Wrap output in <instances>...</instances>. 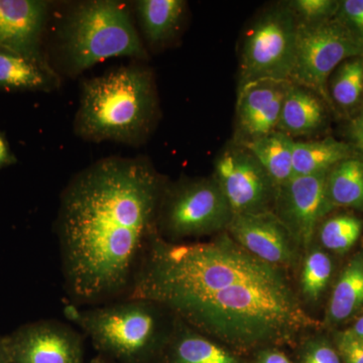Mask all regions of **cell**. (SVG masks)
Wrapping results in <instances>:
<instances>
[{"label":"cell","mask_w":363,"mask_h":363,"mask_svg":"<svg viewBox=\"0 0 363 363\" xmlns=\"http://www.w3.org/2000/svg\"><path fill=\"white\" fill-rule=\"evenodd\" d=\"M335 18L363 44V0L339 1Z\"/></svg>","instance_id":"28"},{"label":"cell","mask_w":363,"mask_h":363,"mask_svg":"<svg viewBox=\"0 0 363 363\" xmlns=\"http://www.w3.org/2000/svg\"><path fill=\"white\" fill-rule=\"evenodd\" d=\"M326 198L331 209L347 207L363 211V159L350 157L329 169Z\"/></svg>","instance_id":"22"},{"label":"cell","mask_w":363,"mask_h":363,"mask_svg":"<svg viewBox=\"0 0 363 363\" xmlns=\"http://www.w3.org/2000/svg\"><path fill=\"white\" fill-rule=\"evenodd\" d=\"M51 2L0 0V50L52 66L44 51Z\"/></svg>","instance_id":"13"},{"label":"cell","mask_w":363,"mask_h":363,"mask_svg":"<svg viewBox=\"0 0 363 363\" xmlns=\"http://www.w3.org/2000/svg\"><path fill=\"white\" fill-rule=\"evenodd\" d=\"M337 351L343 363H363V341L347 330L337 336Z\"/></svg>","instance_id":"30"},{"label":"cell","mask_w":363,"mask_h":363,"mask_svg":"<svg viewBox=\"0 0 363 363\" xmlns=\"http://www.w3.org/2000/svg\"><path fill=\"white\" fill-rule=\"evenodd\" d=\"M351 143L326 138L312 142H295L293 152L294 177L311 176L329 171L344 160L353 157Z\"/></svg>","instance_id":"20"},{"label":"cell","mask_w":363,"mask_h":363,"mask_svg":"<svg viewBox=\"0 0 363 363\" xmlns=\"http://www.w3.org/2000/svg\"><path fill=\"white\" fill-rule=\"evenodd\" d=\"M332 271V260L323 250L314 248L308 253L301 277V286L305 297L317 301L328 285Z\"/></svg>","instance_id":"26"},{"label":"cell","mask_w":363,"mask_h":363,"mask_svg":"<svg viewBox=\"0 0 363 363\" xmlns=\"http://www.w3.org/2000/svg\"><path fill=\"white\" fill-rule=\"evenodd\" d=\"M159 307L149 301L128 298L88 310L71 306L65 312L101 350L119 357L138 358L159 340Z\"/></svg>","instance_id":"6"},{"label":"cell","mask_w":363,"mask_h":363,"mask_svg":"<svg viewBox=\"0 0 363 363\" xmlns=\"http://www.w3.org/2000/svg\"><path fill=\"white\" fill-rule=\"evenodd\" d=\"M291 81L262 79L238 87L235 140L241 145L277 130Z\"/></svg>","instance_id":"15"},{"label":"cell","mask_w":363,"mask_h":363,"mask_svg":"<svg viewBox=\"0 0 363 363\" xmlns=\"http://www.w3.org/2000/svg\"><path fill=\"white\" fill-rule=\"evenodd\" d=\"M174 313L198 330L242 350L291 342L320 325L301 306L283 272L223 289Z\"/></svg>","instance_id":"3"},{"label":"cell","mask_w":363,"mask_h":363,"mask_svg":"<svg viewBox=\"0 0 363 363\" xmlns=\"http://www.w3.org/2000/svg\"><path fill=\"white\" fill-rule=\"evenodd\" d=\"M55 37L60 70L70 78L116 57L149 59L133 23L130 4L119 0L74 4L62 18Z\"/></svg>","instance_id":"5"},{"label":"cell","mask_w":363,"mask_h":363,"mask_svg":"<svg viewBox=\"0 0 363 363\" xmlns=\"http://www.w3.org/2000/svg\"><path fill=\"white\" fill-rule=\"evenodd\" d=\"M327 173L293 177L277 191L272 212L298 247L311 245L318 223L332 210L326 198Z\"/></svg>","instance_id":"11"},{"label":"cell","mask_w":363,"mask_h":363,"mask_svg":"<svg viewBox=\"0 0 363 363\" xmlns=\"http://www.w3.org/2000/svg\"><path fill=\"white\" fill-rule=\"evenodd\" d=\"M233 212L213 176L166 186L157 230L172 238H195L226 230Z\"/></svg>","instance_id":"8"},{"label":"cell","mask_w":363,"mask_h":363,"mask_svg":"<svg viewBox=\"0 0 363 363\" xmlns=\"http://www.w3.org/2000/svg\"><path fill=\"white\" fill-rule=\"evenodd\" d=\"M166 182L145 157H109L69 182L56 227L66 286L83 303L130 290L150 243Z\"/></svg>","instance_id":"1"},{"label":"cell","mask_w":363,"mask_h":363,"mask_svg":"<svg viewBox=\"0 0 363 363\" xmlns=\"http://www.w3.org/2000/svg\"><path fill=\"white\" fill-rule=\"evenodd\" d=\"M363 222L352 215H338L324 222L320 227L322 245L332 252H348L362 235Z\"/></svg>","instance_id":"25"},{"label":"cell","mask_w":363,"mask_h":363,"mask_svg":"<svg viewBox=\"0 0 363 363\" xmlns=\"http://www.w3.org/2000/svg\"><path fill=\"white\" fill-rule=\"evenodd\" d=\"M18 162L16 155L13 154L6 135L0 133V169L13 166Z\"/></svg>","instance_id":"32"},{"label":"cell","mask_w":363,"mask_h":363,"mask_svg":"<svg viewBox=\"0 0 363 363\" xmlns=\"http://www.w3.org/2000/svg\"><path fill=\"white\" fill-rule=\"evenodd\" d=\"M257 363H292L285 353L274 348L260 351Z\"/></svg>","instance_id":"33"},{"label":"cell","mask_w":363,"mask_h":363,"mask_svg":"<svg viewBox=\"0 0 363 363\" xmlns=\"http://www.w3.org/2000/svg\"><path fill=\"white\" fill-rule=\"evenodd\" d=\"M241 247L228 233L209 242L175 245L155 236L128 298L149 301L175 312L223 289L281 272Z\"/></svg>","instance_id":"2"},{"label":"cell","mask_w":363,"mask_h":363,"mask_svg":"<svg viewBox=\"0 0 363 363\" xmlns=\"http://www.w3.org/2000/svg\"><path fill=\"white\" fill-rule=\"evenodd\" d=\"M350 135L353 149L357 150L363 157V109L351 121Z\"/></svg>","instance_id":"31"},{"label":"cell","mask_w":363,"mask_h":363,"mask_svg":"<svg viewBox=\"0 0 363 363\" xmlns=\"http://www.w3.org/2000/svg\"><path fill=\"white\" fill-rule=\"evenodd\" d=\"M302 363H343L337 350L324 340L308 344L303 353Z\"/></svg>","instance_id":"29"},{"label":"cell","mask_w":363,"mask_h":363,"mask_svg":"<svg viewBox=\"0 0 363 363\" xmlns=\"http://www.w3.org/2000/svg\"><path fill=\"white\" fill-rule=\"evenodd\" d=\"M215 180L220 186L234 215L272 211L277 189L255 156L233 143L217 157Z\"/></svg>","instance_id":"10"},{"label":"cell","mask_w":363,"mask_h":363,"mask_svg":"<svg viewBox=\"0 0 363 363\" xmlns=\"http://www.w3.org/2000/svg\"><path fill=\"white\" fill-rule=\"evenodd\" d=\"M363 306V255L351 259L339 277L329 301L327 320L332 324L345 322Z\"/></svg>","instance_id":"21"},{"label":"cell","mask_w":363,"mask_h":363,"mask_svg":"<svg viewBox=\"0 0 363 363\" xmlns=\"http://www.w3.org/2000/svg\"><path fill=\"white\" fill-rule=\"evenodd\" d=\"M169 362L242 363L230 351L185 327L172 339Z\"/></svg>","instance_id":"23"},{"label":"cell","mask_w":363,"mask_h":363,"mask_svg":"<svg viewBox=\"0 0 363 363\" xmlns=\"http://www.w3.org/2000/svg\"><path fill=\"white\" fill-rule=\"evenodd\" d=\"M250 150L277 189L293 178V152L295 140L290 135L274 130L250 142L241 143Z\"/></svg>","instance_id":"19"},{"label":"cell","mask_w":363,"mask_h":363,"mask_svg":"<svg viewBox=\"0 0 363 363\" xmlns=\"http://www.w3.org/2000/svg\"><path fill=\"white\" fill-rule=\"evenodd\" d=\"M184 0H138L133 9L145 40L152 49L169 44L175 38L185 16Z\"/></svg>","instance_id":"18"},{"label":"cell","mask_w":363,"mask_h":363,"mask_svg":"<svg viewBox=\"0 0 363 363\" xmlns=\"http://www.w3.org/2000/svg\"><path fill=\"white\" fill-rule=\"evenodd\" d=\"M286 6L293 11L298 21L319 23L334 18L337 13V0H292Z\"/></svg>","instance_id":"27"},{"label":"cell","mask_w":363,"mask_h":363,"mask_svg":"<svg viewBox=\"0 0 363 363\" xmlns=\"http://www.w3.org/2000/svg\"><path fill=\"white\" fill-rule=\"evenodd\" d=\"M363 56V44L337 18L303 23L298 21L297 49L290 81L314 91L331 104L328 81L345 60Z\"/></svg>","instance_id":"9"},{"label":"cell","mask_w":363,"mask_h":363,"mask_svg":"<svg viewBox=\"0 0 363 363\" xmlns=\"http://www.w3.org/2000/svg\"><path fill=\"white\" fill-rule=\"evenodd\" d=\"M331 104L344 111L354 109L363 101V56L345 60L328 81Z\"/></svg>","instance_id":"24"},{"label":"cell","mask_w":363,"mask_h":363,"mask_svg":"<svg viewBox=\"0 0 363 363\" xmlns=\"http://www.w3.org/2000/svg\"><path fill=\"white\" fill-rule=\"evenodd\" d=\"M7 338L11 363H82L80 338L59 322L26 324Z\"/></svg>","instance_id":"12"},{"label":"cell","mask_w":363,"mask_h":363,"mask_svg":"<svg viewBox=\"0 0 363 363\" xmlns=\"http://www.w3.org/2000/svg\"><path fill=\"white\" fill-rule=\"evenodd\" d=\"M297 37L298 20L286 2L260 13L241 38L240 86L262 79L290 81Z\"/></svg>","instance_id":"7"},{"label":"cell","mask_w":363,"mask_h":363,"mask_svg":"<svg viewBox=\"0 0 363 363\" xmlns=\"http://www.w3.org/2000/svg\"><path fill=\"white\" fill-rule=\"evenodd\" d=\"M60 85L61 79L54 67L0 50V90L52 92Z\"/></svg>","instance_id":"16"},{"label":"cell","mask_w":363,"mask_h":363,"mask_svg":"<svg viewBox=\"0 0 363 363\" xmlns=\"http://www.w3.org/2000/svg\"><path fill=\"white\" fill-rule=\"evenodd\" d=\"M159 117L154 71L133 63L82 81L74 133L85 142L140 147Z\"/></svg>","instance_id":"4"},{"label":"cell","mask_w":363,"mask_h":363,"mask_svg":"<svg viewBox=\"0 0 363 363\" xmlns=\"http://www.w3.org/2000/svg\"><path fill=\"white\" fill-rule=\"evenodd\" d=\"M347 332L351 335L354 336L355 338L363 341V315L362 317L358 318L357 321L355 322L354 325Z\"/></svg>","instance_id":"35"},{"label":"cell","mask_w":363,"mask_h":363,"mask_svg":"<svg viewBox=\"0 0 363 363\" xmlns=\"http://www.w3.org/2000/svg\"><path fill=\"white\" fill-rule=\"evenodd\" d=\"M0 363L9 362V338L7 336H0Z\"/></svg>","instance_id":"34"},{"label":"cell","mask_w":363,"mask_h":363,"mask_svg":"<svg viewBox=\"0 0 363 363\" xmlns=\"http://www.w3.org/2000/svg\"><path fill=\"white\" fill-rule=\"evenodd\" d=\"M226 230L241 247L271 266L295 264L298 245L272 211L234 215Z\"/></svg>","instance_id":"14"},{"label":"cell","mask_w":363,"mask_h":363,"mask_svg":"<svg viewBox=\"0 0 363 363\" xmlns=\"http://www.w3.org/2000/svg\"><path fill=\"white\" fill-rule=\"evenodd\" d=\"M325 104L323 98L314 91L291 82L277 130L293 138L316 133L327 121Z\"/></svg>","instance_id":"17"}]
</instances>
